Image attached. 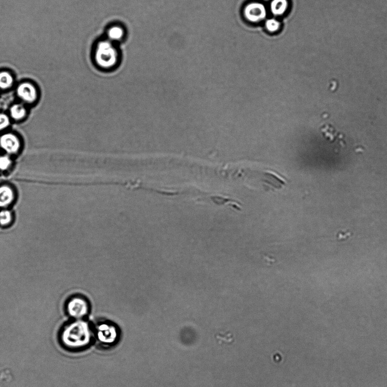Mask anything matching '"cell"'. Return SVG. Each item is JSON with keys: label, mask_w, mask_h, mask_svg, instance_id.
<instances>
[{"label": "cell", "mask_w": 387, "mask_h": 387, "mask_svg": "<svg viewBox=\"0 0 387 387\" xmlns=\"http://www.w3.org/2000/svg\"><path fill=\"white\" fill-rule=\"evenodd\" d=\"M59 337L60 345L66 350L86 349L93 341V325L85 319H73L60 329Z\"/></svg>", "instance_id": "cell-1"}, {"label": "cell", "mask_w": 387, "mask_h": 387, "mask_svg": "<svg viewBox=\"0 0 387 387\" xmlns=\"http://www.w3.org/2000/svg\"><path fill=\"white\" fill-rule=\"evenodd\" d=\"M121 55L118 45L106 38L98 41L94 46L93 59L97 68L104 72H109L119 65Z\"/></svg>", "instance_id": "cell-2"}, {"label": "cell", "mask_w": 387, "mask_h": 387, "mask_svg": "<svg viewBox=\"0 0 387 387\" xmlns=\"http://www.w3.org/2000/svg\"><path fill=\"white\" fill-rule=\"evenodd\" d=\"M93 341L99 347L107 349L118 342L120 333L117 326L108 320H101L93 325Z\"/></svg>", "instance_id": "cell-3"}, {"label": "cell", "mask_w": 387, "mask_h": 387, "mask_svg": "<svg viewBox=\"0 0 387 387\" xmlns=\"http://www.w3.org/2000/svg\"><path fill=\"white\" fill-rule=\"evenodd\" d=\"M66 310L69 317L73 319H85L90 313V305L84 298L74 297L67 303Z\"/></svg>", "instance_id": "cell-4"}, {"label": "cell", "mask_w": 387, "mask_h": 387, "mask_svg": "<svg viewBox=\"0 0 387 387\" xmlns=\"http://www.w3.org/2000/svg\"><path fill=\"white\" fill-rule=\"evenodd\" d=\"M244 14L246 19L250 22L257 23L265 19L267 12L262 3L251 2L246 6Z\"/></svg>", "instance_id": "cell-5"}, {"label": "cell", "mask_w": 387, "mask_h": 387, "mask_svg": "<svg viewBox=\"0 0 387 387\" xmlns=\"http://www.w3.org/2000/svg\"><path fill=\"white\" fill-rule=\"evenodd\" d=\"M0 147L8 154H15L19 151L21 143L19 138L11 133L5 134L0 137Z\"/></svg>", "instance_id": "cell-6"}, {"label": "cell", "mask_w": 387, "mask_h": 387, "mask_svg": "<svg viewBox=\"0 0 387 387\" xmlns=\"http://www.w3.org/2000/svg\"><path fill=\"white\" fill-rule=\"evenodd\" d=\"M127 35L125 27L119 23L112 24L106 31V37L107 40L118 45L119 43L125 40Z\"/></svg>", "instance_id": "cell-7"}, {"label": "cell", "mask_w": 387, "mask_h": 387, "mask_svg": "<svg viewBox=\"0 0 387 387\" xmlns=\"http://www.w3.org/2000/svg\"><path fill=\"white\" fill-rule=\"evenodd\" d=\"M17 93L23 101L30 104L36 100L37 97L36 88L30 83L21 84L17 88Z\"/></svg>", "instance_id": "cell-8"}, {"label": "cell", "mask_w": 387, "mask_h": 387, "mask_svg": "<svg viewBox=\"0 0 387 387\" xmlns=\"http://www.w3.org/2000/svg\"><path fill=\"white\" fill-rule=\"evenodd\" d=\"M14 200V193L11 187L6 185L0 187V208L9 206Z\"/></svg>", "instance_id": "cell-9"}, {"label": "cell", "mask_w": 387, "mask_h": 387, "mask_svg": "<svg viewBox=\"0 0 387 387\" xmlns=\"http://www.w3.org/2000/svg\"><path fill=\"white\" fill-rule=\"evenodd\" d=\"M288 6L287 0H273L271 3V10L274 16H282L288 9Z\"/></svg>", "instance_id": "cell-10"}, {"label": "cell", "mask_w": 387, "mask_h": 387, "mask_svg": "<svg viewBox=\"0 0 387 387\" xmlns=\"http://www.w3.org/2000/svg\"><path fill=\"white\" fill-rule=\"evenodd\" d=\"M10 115L14 120H21L26 115V110L21 104H15L12 106L10 110Z\"/></svg>", "instance_id": "cell-11"}, {"label": "cell", "mask_w": 387, "mask_h": 387, "mask_svg": "<svg viewBox=\"0 0 387 387\" xmlns=\"http://www.w3.org/2000/svg\"><path fill=\"white\" fill-rule=\"evenodd\" d=\"M14 83L12 74L6 71L0 72V88L7 90L12 86Z\"/></svg>", "instance_id": "cell-12"}, {"label": "cell", "mask_w": 387, "mask_h": 387, "mask_svg": "<svg viewBox=\"0 0 387 387\" xmlns=\"http://www.w3.org/2000/svg\"><path fill=\"white\" fill-rule=\"evenodd\" d=\"M13 216L11 211L6 209H2L0 211V226H8L12 223Z\"/></svg>", "instance_id": "cell-13"}, {"label": "cell", "mask_w": 387, "mask_h": 387, "mask_svg": "<svg viewBox=\"0 0 387 387\" xmlns=\"http://www.w3.org/2000/svg\"><path fill=\"white\" fill-rule=\"evenodd\" d=\"M265 26L266 29L271 33H274V32L278 31L280 27V23L279 21L275 19H269L266 21L265 23Z\"/></svg>", "instance_id": "cell-14"}, {"label": "cell", "mask_w": 387, "mask_h": 387, "mask_svg": "<svg viewBox=\"0 0 387 387\" xmlns=\"http://www.w3.org/2000/svg\"><path fill=\"white\" fill-rule=\"evenodd\" d=\"M12 165V160L8 156H3L0 157V170L4 171Z\"/></svg>", "instance_id": "cell-15"}, {"label": "cell", "mask_w": 387, "mask_h": 387, "mask_svg": "<svg viewBox=\"0 0 387 387\" xmlns=\"http://www.w3.org/2000/svg\"><path fill=\"white\" fill-rule=\"evenodd\" d=\"M10 125V119L8 115L0 114V131L6 129Z\"/></svg>", "instance_id": "cell-16"}]
</instances>
